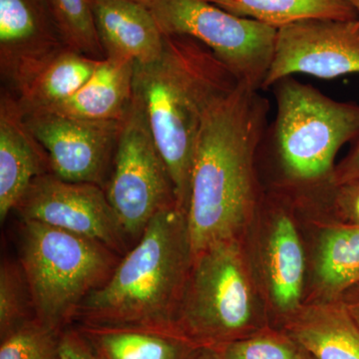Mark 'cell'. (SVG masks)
Here are the masks:
<instances>
[{
	"label": "cell",
	"mask_w": 359,
	"mask_h": 359,
	"mask_svg": "<svg viewBox=\"0 0 359 359\" xmlns=\"http://www.w3.org/2000/svg\"><path fill=\"white\" fill-rule=\"evenodd\" d=\"M105 192L127 235L137 241L159 212L178 205L173 180L134 98Z\"/></svg>",
	"instance_id": "cell-8"
},
{
	"label": "cell",
	"mask_w": 359,
	"mask_h": 359,
	"mask_svg": "<svg viewBox=\"0 0 359 359\" xmlns=\"http://www.w3.org/2000/svg\"><path fill=\"white\" fill-rule=\"evenodd\" d=\"M294 74L320 79L359 74V18L302 20L278 28L263 88Z\"/></svg>",
	"instance_id": "cell-10"
},
{
	"label": "cell",
	"mask_w": 359,
	"mask_h": 359,
	"mask_svg": "<svg viewBox=\"0 0 359 359\" xmlns=\"http://www.w3.org/2000/svg\"><path fill=\"white\" fill-rule=\"evenodd\" d=\"M25 117L46 152L52 174L65 181L105 188L124 121H90L48 111Z\"/></svg>",
	"instance_id": "cell-11"
},
{
	"label": "cell",
	"mask_w": 359,
	"mask_h": 359,
	"mask_svg": "<svg viewBox=\"0 0 359 359\" xmlns=\"http://www.w3.org/2000/svg\"><path fill=\"white\" fill-rule=\"evenodd\" d=\"M334 177L337 185L359 181V142L353 152L340 165Z\"/></svg>",
	"instance_id": "cell-27"
},
{
	"label": "cell",
	"mask_w": 359,
	"mask_h": 359,
	"mask_svg": "<svg viewBox=\"0 0 359 359\" xmlns=\"http://www.w3.org/2000/svg\"><path fill=\"white\" fill-rule=\"evenodd\" d=\"M341 186L346 187L351 216H353L355 224H359V181L344 184Z\"/></svg>",
	"instance_id": "cell-28"
},
{
	"label": "cell",
	"mask_w": 359,
	"mask_h": 359,
	"mask_svg": "<svg viewBox=\"0 0 359 359\" xmlns=\"http://www.w3.org/2000/svg\"><path fill=\"white\" fill-rule=\"evenodd\" d=\"M269 273L276 306L285 311L297 308L304 283V255L297 229L285 215L276 219L269 238Z\"/></svg>",
	"instance_id": "cell-20"
},
{
	"label": "cell",
	"mask_w": 359,
	"mask_h": 359,
	"mask_svg": "<svg viewBox=\"0 0 359 359\" xmlns=\"http://www.w3.org/2000/svg\"><path fill=\"white\" fill-rule=\"evenodd\" d=\"M223 359H306L292 339L273 334H254L217 347Z\"/></svg>",
	"instance_id": "cell-25"
},
{
	"label": "cell",
	"mask_w": 359,
	"mask_h": 359,
	"mask_svg": "<svg viewBox=\"0 0 359 359\" xmlns=\"http://www.w3.org/2000/svg\"><path fill=\"white\" fill-rule=\"evenodd\" d=\"M287 330L311 359H359V327L346 306L309 309Z\"/></svg>",
	"instance_id": "cell-16"
},
{
	"label": "cell",
	"mask_w": 359,
	"mask_h": 359,
	"mask_svg": "<svg viewBox=\"0 0 359 359\" xmlns=\"http://www.w3.org/2000/svg\"><path fill=\"white\" fill-rule=\"evenodd\" d=\"M318 276L330 292H340L359 283V224L330 229L321 240Z\"/></svg>",
	"instance_id": "cell-21"
},
{
	"label": "cell",
	"mask_w": 359,
	"mask_h": 359,
	"mask_svg": "<svg viewBox=\"0 0 359 359\" xmlns=\"http://www.w3.org/2000/svg\"><path fill=\"white\" fill-rule=\"evenodd\" d=\"M134 72L132 61L104 58L74 95L46 111L90 121L123 122L133 104Z\"/></svg>",
	"instance_id": "cell-15"
},
{
	"label": "cell",
	"mask_w": 359,
	"mask_h": 359,
	"mask_svg": "<svg viewBox=\"0 0 359 359\" xmlns=\"http://www.w3.org/2000/svg\"><path fill=\"white\" fill-rule=\"evenodd\" d=\"M131 1L138 2V4H143V6L151 7L153 0H131Z\"/></svg>",
	"instance_id": "cell-32"
},
{
	"label": "cell",
	"mask_w": 359,
	"mask_h": 359,
	"mask_svg": "<svg viewBox=\"0 0 359 359\" xmlns=\"http://www.w3.org/2000/svg\"><path fill=\"white\" fill-rule=\"evenodd\" d=\"M51 173L48 157L28 128L18 97H0V221L16 209L37 177Z\"/></svg>",
	"instance_id": "cell-13"
},
{
	"label": "cell",
	"mask_w": 359,
	"mask_h": 359,
	"mask_svg": "<svg viewBox=\"0 0 359 359\" xmlns=\"http://www.w3.org/2000/svg\"><path fill=\"white\" fill-rule=\"evenodd\" d=\"M306 359H311V358H309V356L308 355V354H306Z\"/></svg>",
	"instance_id": "cell-33"
},
{
	"label": "cell",
	"mask_w": 359,
	"mask_h": 359,
	"mask_svg": "<svg viewBox=\"0 0 359 359\" xmlns=\"http://www.w3.org/2000/svg\"><path fill=\"white\" fill-rule=\"evenodd\" d=\"M235 240L194 257L178 328L197 347L244 339L256 327L250 285Z\"/></svg>",
	"instance_id": "cell-5"
},
{
	"label": "cell",
	"mask_w": 359,
	"mask_h": 359,
	"mask_svg": "<svg viewBox=\"0 0 359 359\" xmlns=\"http://www.w3.org/2000/svg\"><path fill=\"white\" fill-rule=\"evenodd\" d=\"M257 91L240 83L205 116L187 209L193 259L235 240L252 211L254 157L268 113V102Z\"/></svg>",
	"instance_id": "cell-1"
},
{
	"label": "cell",
	"mask_w": 359,
	"mask_h": 359,
	"mask_svg": "<svg viewBox=\"0 0 359 359\" xmlns=\"http://www.w3.org/2000/svg\"><path fill=\"white\" fill-rule=\"evenodd\" d=\"M164 36L159 58L135 65L134 100L166 163L179 208L187 214L196 144L205 116L240 82L198 40Z\"/></svg>",
	"instance_id": "cell-2"
},
{
	"label": "cell",
	"mask_w": 359,
	"mask_h": 359,
	"mask_svg": "<svg viewBox=\"0 0 359 359\" xmlns=\"http://www.w3.org/2000/svg\"><path fill=\"white\" fill-rule=\"evenodd\" d=\"M78 328L106 359H189L197 348L185 337L157 330L82 325Z\"/></svg>",
	"instance_id": "cell-17"
},
{
	"label": "cell",
	"mask_w": 359,
	"mask_h": 359,
	"mask_svg": "<svg viewBox=\"0 0 359 359\" xmlns=\"http://www.w3.org/2000/svg\"><path fill=\"white\" fill-rule=\"evenodd\" d=\"M150 9L163 34L198 40L240 83L263 88L275 51L276 28L240 18L207 0H153Z\"/></svg>",
	"instance_id": "cell-7"
},
{
	"label": "cell",
	"mask_w": 359,
	"mask_h": 359,
	"mask_svg": "<svg viewBox=\"0 0 359 359\" xmlns=\"http://www.w3.org/2000/svg\"><path fill=\"white\" fill-rule=\"evenodd\" d=\"M276 85L275 135L285 171L301 181L327 177L339 149L359 135V106L290 77Z\"/></svg>",
	"instance_id": "cell-6"
},
{
	"label": "cell",
	"mask_w": 359,
	"mask_h": 359,
	"mask_svg": "<svg viewBox=\"0 0 359 359\" xmlns=\"http://www.w3.org/2000/svg\"><path fill=\"white\" fill-rule=\"evenodd\" d=\"M15 211L22 222L48 224L97 241L119 256L128 252V235L111 207L103 187L75 183L46 173L37 177Z\"/></svg>",
	"instance_id": "cell-9"
},
{
	"label": "cell",
	"mask_w": 359,
	"mask_h": 359,
	"mask_svg": "<svg viewBox=\"0 0 359 359\" xmlns=\"http://www.w3.org/2000/svg\"><path fill=\"white\" fill-rule=\"evenodd\" d=\"M66 48L46 0H0V73L14 95Z\"/></svg>",
	"instance_id": "cell-12"
},
{
	"label": "cell",
	"mask_w": 359,
	"mask_h": 359,
	"mask_svg": "<svg viewBox=\"0 0 359 359\" xmlns=\"http://www.w3.org/2000/svg\"><path fill=\"white\" fill-rule=\"evenodd\" d=\"M34 320V302L22 266L6 257L0 264V337L6 339Z\"/></svg>",
	"instance_id": "cell-22"
},
{
	"label": "cell",
	"mask_w": 359,
	"mask_h": 359,
	"mask_svg": "<svg viewBox=\"0 0 359 359\" xmlns=\"http://www.w3.org/2000/svg\"><path fill=\"white\" fill-rule=\"evenodd\" d=\"M193 259L186 212L178 205L159 212L109 280L84 299L74 321L183 337L178 321Z\"/></svg>",
	"instance_id": "cell-3"
},
{
	"label": "cell",
	"mask_w": 359,
	"mask_h": 359,
	"mask_svg": "<svg viewBox=\"0 0 359 359\" xmlns=\"http://www.w3.org/2000/svg\"><path fill=\"white\" fill-rule=\"evenodd\" d=\"M68 48L96 59L105 58L97 35L91 0H46Z\"/></svg>",
	"instance_id": "cell-23"
},
{
	"label": "cell",
	"mask_w": 359,
	"mask_h": 359,
	"mask_svg": "<svg viewBox=\"0 0 359 359\" xmlns=\"http://www.w3.org/2000/svg\"><path fill=\"white\" fill-rule=\"evenodd\" d=\"M60 334L37 320L30 321L1 339L0 359H60Z\"/></svg>",
	"instance_id": "cell-24"
},
{
	"label": "cell",
	"mask_w": 359,
	"mask_h": 359,
	"mask_svg": "<svg viewBox=\"0 0 359 359\" xmlns=\"http://www.w3.org/2000/svg\"><path fill=\"white\" fill-rule=\"evenodd\" d=\"M117 252L97 241L34 221L22 222L20 262L36 320L60 334L84 299L109 280Z\"/></svg>",
	"instance_id": "cell-4"
},
{
	"label": "cell",
	"mask_w": 359,
	"mask_h": 359,
	"mask_svg": "<svg viewBox=\"0 0 359 359\" xmlns=\"http://www.w3.org/2000/svg\"><path fill=\"white\" fill-rule=\"evenodd\" d=\"M101 61L66 48L18 97L23 113L49 110L68 100L88 81Z\"/></svg>",
	"instance_id": "cell-18"
},
{
	"label": "cell",
	"mask_w": 359,
	"mask_h": 359,
	"mask_svg": "<svg viewBox=\"0 0 359 359\" xmlns=\"http://www.w3.org/2000/svg\"><path fill=\"white\" fill-rule=\"evenodd\" d=\"M240 18L276 29L309 20H358L347 0H207Z\"/></svg>",
	"instance_id": "cell-19"
},
{
	"label": "cell",
	"mask_w": 359,
	"mask_h": 359,
	"mask_svg": "<svg viewBox=\"0 0 359 359\" xmlns=\"http://www.w3.org/2000/svg\"><path fill=\"white\" fill-rule=\"evenodd\" d=\"M106 57L147 65L160 57L165 36L150 7L131 0H91Z\"/></svg>",
	"instance_id": "cell-14"
},
{
	"label": "cell",
	"mask_w": 359,
	"mask_h": 359,
	"mask_svg": "<svg viewBox=\"0 0 359 359\" xmlns=\"http://www.w3.org/2000/svg\"><path fill=\"white\" fill-rule=\"evenodd\" d=\"M349 290H351V292L349 294L348 299H347L346 306L359 327V283L353 285Z\"/></svg>",
	"instance_id": "cell-29"
},
{
	"label": "cell",
	"mask_w": 359,
	"mask_h": 359,
	"mask_svg": "<svg viewBox=\"0 0 359 359\" xmlns=\"http://www.w3.org/2000/svg\"><path fill=\"white\" fill-rule=\"evenodd\" d=\"M60 359H106L79 328L66 327L59 337Z\"/></svg>",
	"instance_id": "cell-26"
},
{
	"label": "cell",
	"mask_w": 359,
	"mask_h": 359,
	"mask_svg": "<svg viewBox=\"0 0 359 359\" xmlns=\"http://www.w3.org/2000/svg\"><path fill=\"white\" fill-rule=\"evenodd\" d=\"M189 359H223L216 349L212 347H197L194 349Z\"/></svg>",
	"instance_id": "cell-30"
},
{
	"label": "cell",
	"mask_w": 359,
	"mask_h": 359,
	"mask_svg": "<svg viewBox=\"0 0 359 359\" xmlns=\"http://www.w3.org/2000/svg\"><path fill=\"white\" fill-rule=\"evenodd\" d=\"M347 1H348L349 4L353 6V8L355 9L356 13L358 14L359 18V0H347Z\"/></svg>",
	"instance_id": "cell-31"
}]
</instances>
